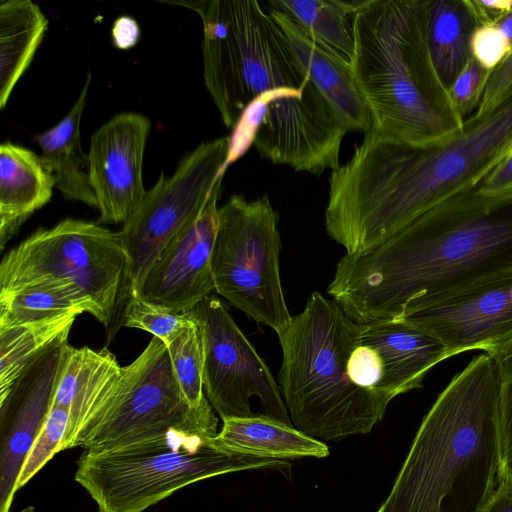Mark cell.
<instances>
[{
	"instance_id": "obj_3",
	"label": "cell",
	"mask_w": 512,
	"mask_h": 512,
	"mask_svg": "<svg viewBox=\"0 0 512 512\" xmlns=\"http://www.w3.org/2000/svg\"><path fill=\"white\" fill-rule=\"evenodd\" d=\"M503 374L488 353L455 375L425 415L377 512H480L501 479Z\"/></svg>"
},
{
	"instance_id": "obj_20",
	"label": "cell",
	"mask_w": 512,
	"mask_h": 512,
	"mask_svg": "<svg viewBox=\"0 0 512 512\" xmlns=\"http://www.w3.org/2000/svg\"><path fill=\"white\" fill-rule=\"evenodd\" d=\"M220 432L210 439L218 451L265 459L324 458L328 446L288 425L265 415L222 420Z\"/></svg>"
},
{
	"instance_id": "obj_36",
	"label": "cell",
	"mask_w": 512,
	"mask_h": 512,
	"mask_svg": "<svg viewBox=\"0 0 512 512\" xmlns=\"http://www.w3.org/2000/svg\"><path fill=\"white\" fill-rule=\"evenodd\" d=\"M488 190L498 191L512 187V154L503 159L480 182Z\"/></svg>"
},
{
	"instance_id": "obj_30",
	"label": "cell",
	"mask_w": 512,
	"mask_h": 512,
	"mask_svg": "<svg viewBox=\"0 0 512 512\" xmlns=\"http://www.w3.org/2000/svg\"><path fill=\"white\" fill-rule=\"evenodd\" d=\"M491 72L473 57L449 90L451 100L463 120L478 109Z\"/></svg>"
},
{
	"instance_id": "obj_21",
	"label": "cell",
	"mask_w": 512,
	"mask_h": 512,
	"mask_svg": "<svg viewBox=\"0 0 512 512\" xmlns=\"http://www.w3.org/2000/svg\"><path fill=\"white\" fill-rule=\"evenodd\" d=\"M91 82L85 84L68 114L55 126L35 136L41 148L40 160L52 176L55 187L69 200L97 208V199L89 178V158L80 142V124Z\"/></svg>"
},
{
	"instance_id": "obj_19",
	"label": "cell",
	"mask_w": 512,
	"mask_h": 512,
	"mask_svg": "<svg viewBox=\"0 0 512 512\" xmlns=\"http://www.w3.org/2000/svg\"><path fill=\"white\" fill-rule=\"evenodd\" d=\"M54 187L40 156L9 141L0 145L1 250L25 221L50 201Z\"/></svg>"
},
{
	"instance_id": "obj_1",
	"label": "cell",
	"mask_w": 512,
	"mask_h": 512,
	"mask_svg": "<svg viewBox=\"0 0 512 512\" xmlns=\"http://www.w3.org/2000/svg\"><path fill=\"white\" fill-rule=\"evenodd\" d=\"M512 271V187L480 183L435 204L378 247L343 256L327 292L353 320L398 319L419 300Z\"/></svg>"
},
{
	"instance_id": "obj_37",
	"label": "cell",
	"mask_w": 512,
	"mask_h": 512,
	"mask_svg": "<svg viewBox=\"0 0 512 512\" xmlns=\"http://www.w3.org/2000/svg\"><path fill=\"white\" fill-rule=\"evenodd\" d=\"M480 512H512V480L501 479L496 491Z\"/></svg>"
},
{
	"instance_id": "obj_4",
	"label": "cell",
	"mask_w": 512,
	"mask_h": 512,
	"mask_svg": "<svg viewBox=\"0 0 512 512\" xmlns=\"http://www.w3.org/2000/svg\"><path fill=\"white\" fill-rule=\"evenodd\" d=\"M429 2L357 0L352 16L351 67L371 132L420 146L444 141L464 122L432 61Z\"/></svg>"
},
{
	"instance_id": "obj_7",
	"label": "cell",
	"mask_w": 512,
	"mask_h": 512,
	"mask_svg": "<svg viewBox=\"0 0 512 512\" xmlns=\"http://www.w3.org/2000/svg\"><path fill=\"white\" fill-rule=\"evenodd\" d=\"M211 438L173 428L125 447L84 450L74 479L97 503L98 512H144L175 491L220 474L256 468L290 471L283 460L222 453Z\"/></svg>"
},
{
	"instance_id": "obj_28",
	"label": "cell",
	"mask_w": 512,
	"mask_h": 512,
	"mask_svg": "<svg viewBox=\"0 0 512 512\" xmlns=\"http://www.w3.org/2000/svg\"><path fill=\"white\" fill-rule=\"evenodd\" d=\"M192 319L186 313L149 303L138 296H130L124 311L123 325L142 329L165 344L169 343Z\"/></svg>"
},
{
	"instance_id": "obj_29",
	"label": "cell",
	"mask_w": 512,
	"mask_h": 512,
	"mask_svg": "<svg viewBox=\"0 0 512 512\" xmlns=\"http://www.w3.org/2000/svg\"><path fill=\"white\" fill-rule=\"evenodd\" d=\"M69 424V410L52 406L47 419L30 448L19 473L16 490L22 488L56 453Z\"/></svg>"
},
{
	"instance_id": "obj_13",
	"label": "cell",
	"mask_w": 512,
	"mask_h": 512,
	"mask_svg": "<svg viewBox=\"0 0 512 512\" xmlns=\"http://www.w3.org/2000/svg\"><path fill=\"white\" fill-rule=\"evenodd\" d=\"M398 319L437 338L450 358L497 354L512 341V271L409 304Z\"/></svg>"
},
{
	"instance_id": "obj_6",
	"label": "cell",
	"mask_w": 512,
	"mask_h": 512,
	"mask_svg": "<svg viewBox=\"0 0 512 512\" xmlns=\"http://www.w3.org/2000/svg\"><path fill=\"white\" fill-rule=\"evenodd\" d=\"M196 11L203 23V77L229 129L262 94H322L291 48L265 2H169Z\"/></svg>"
},
{
	"instance_id": "obj_14",
	"label": "cell",
	"mask_w": 512,
	"mask_h": 512,
	"mask_svg": "<svg viewBox=\"0 0 512 512\" xmlns=\"http://www.w3.org/2000/svg\"><path fill=\"white\" fill-rule=\"evenodd\" d=\"M62 340L0 394V512H9L22 464L50 413L69 350Z\"/></svg>"
},
{
	"instance_id": "obj_33",
	"label": "cell",
	"mask_w": 512,
	"mask_h": 512,
	"mask_svg": "<svg viewBox=\"0 0 512 512\" xmlns=\"http://www.w3.org/2000/svg\"><path fill=\"white\" fill-rule=\"evenodd\" d=\"M500 435L501 479L512 480V379L504 380L502 388Z\"/></svg>"
},
{
	"instance_id": "obj_35",
	"label": "cell",
	"mask_w": 512,
	"mask_h": 512,
	"mask_svg": "<svg viewBox=\"0 0 512 512\" xmlns=\"http://www.w3.org/2000/svg\"><path fill=\"white\" fill-rule=\"evenodd\" d=\"M140 36V29L135 19L130 16H120L114 22L112 39L119 49H129L136 45Z\"/></svg>"
},
{
	"instance_id": "obj_8",
	"label": "cell",
	"mask_w": 512,
	"mask_h": 512,
	"mask_svg": "<svg viewBox=\"0 0 512 512\" xmlns=\"http://www.w3.org/2000/svg\"><path fill=\"white\" fill-rule=\"evenodd\" d=\"M278 213L267 195H233L218 210L212 254L215 291L277 334L292 319L280 279Z\"/></svg>"
},
{
	"instance_id": "obj_10",
	"label": "cell",
	"mask_w": 512,
	"mask_h": 512,
	"mask_svg": "<svg viewBox=\"0 0 512 512\" xmlns=\"http://www.w3.org/2000/svg\"><path fill=\"white\" fill-rule=\"evenodd\" d=\"M230 137L199 144L166 178L160 174L119 232L126 257L125 279L136 296L165 246L200 211L223 178Z\"/></svg>"
},
{
	"instance_id": "obj_38",
	"label": "cell",
	"mask_w": 512,
	"mask_h": 512,
	"mask_svg": "<svg viewBox=\"0 0 512 512\" xmlns=\"http://www.w3.org/2000/svg\"><path fill=\"white\" fill-rule=\"evenodd\" d=\"M493 356L500 365L504 380L512 379V341Z\"/></svg>"
},
{
	"instance_id": "obj_25",
	"label": "cell",
	"mask_w": 512,
	"mask_h": 512,
	"mask_svg": "<svg viewBox=\"0 0 512 512\" xmlns=\"http://www.w3.org/2000/svg\"><path fill=\"white\" fill-rule=\"evenodd\" d=\"M93 308L84 293L64 280L47 279L0 291V329Z\"/></svg>"
},
{
	"instance_id": "obj_5",
	"label": "cell",
	"mask_w": 512,
	"mask_h": 512,
	"mask_svg": "<svg viewBox=\"0 0 512 512\" xmlns=\"http://www.w3.org/2000/svg\"><path fill=\"white\" fill-rule=\"evenodd\" d=\"M355 326L336 301L316 291L277 334L282 349L279 387L291 422L315 439L368 433L389 404L348 375Z\"/></svg>"
},
{
	"instance_id": "obj_18",
	"label": "cell",
	"mask_w": 512,
	"mask_h": 512,
	"mask_svg": "<svg viewBox=\"0 0 512 512\" xmlns=\"http://www.w3.org/2000/svg\"><path fill=\"white\" fill-rule=\"evenodd\" d=\"M266 5L312 81L336 109L348 131L371 132L372 115L356 85L351 65L318 45L288 16Z\"/></svg>"
},
{
	"instance_id": "obj_17",
	"label": "cell",
	"mask_w": 512,
	"mask_h": 512,
	"mask_svg": "<svg viewBox=\"0 0 512 512\" xmlns=\"http://www.w3.org/2000/svg\"><path fill=\"white\" fill-rule=\"evenodd\" d=\"M123 380L124 367L106 348L70 345L53 403L69 410L60 451L87 444L115 406Z\"/></svg>"
},
{
	"instance_id": "obj_11",
	"label": "cell",
	"mask_w": 512,
	"mask_h": 512,
	"mask_svg": "<svg viewBox=\"0 0 512 512\" xmlns=\"http://www.w3.org/2000/svg\"><path fill=\"white\" fill-rule=\"evenodd\" d=\"M217 427L212 406H190L174 374L167 345L153 337L136 360L124 367L120 396L84 450L125 447L158 438L173 428L214 437Z\"/></svg>"
},
{
	"instance_id": "obj_27",
	"label": "cell",
	"mask_w": 512,
	"mask_h": 512,
	"mask_svg": "<svg viewBox=\"0 0 512 512\" xmlns=\"http://www.w3.org/2000/svg\"><path fill=\"white\" fill-rule=\"evenodd\" d=\"M179 386L194 409L211 406L204 394V351L198 325L193 321L166 344Z\"/></svg>"
},
{
	"instance_id": "obj_15",
	"label": "cell",
	"mask_w": 512,
	"mask_h": 512,
	"mask_svg": "<svg viewBox=\"0 0 512 512\" xmlns=\"http://www.w3.org/2000/svg\"><path fill=\"white\" fill-rule=\"evenodd\" d=\"M222 179L200 211L161 251L136 296L185 313L215 290L212 254Z\"/></svg>"
},
{
	"instance_id": "obj_24",
	"label": "cell",
	"mask_w": 512,
	"mask_h": 512,
	"mask_svg": "<svg viewBox=\"0 0 512 512\" xmlns=\"http://www.w3.org/2000/svg\"><path fill=\"white\" fill-rule=\"evenodd\" d=\"M313 41L348 64L354 55L352 16L357 0H268Z\"/></svg>"
},
{
	"instance_id": "obj_34",
	"label": "cell",
	"mask_w": 512,
	"mask_h": 512,
	"mask_svg": "<svg viewBox=\"0 0 512 512\" xmlns=\"http://www.w3.org/2000/svg\"><path fill=\"white\" fill-rule=\"evenodd\" d=\"M479 26L494 25L512 8V0H469Z\"/></svg>"
},
{
	"instance_id": "obj_23",
	"label": "cell",
	"mask_w": 512,
	"mask_h": 512,
	"mask_svg": "<svg viewBox=\"0 0 512 512\" xmlns=\"http://www.w3.org/2000/svg\"><path fill=\"white\" fill-rule=\"evenodd\" d=\"M48 28V19L31 0L0 3V108L30 65Z\"/></svg>"
},
{
	"instance_id": "obj_12",
	"label": "cell",
	"mask_w": 512,
	"mask_h": 512,
	"mask_svg": "<svg viewBox=\"0 0 512 512\" xmlns=\"http://www.w3.org/2000/svg\"><path fill=\"white\" fill-rule=\"evenodd\" d=\"M185 313L199 327L204 391L221 419L255 416L250 406L255 396L265 416L293 425L270 369L222 302L211 294Z\"/></svg>"
},
{
	"instance_id": "obj_32",
	"label": "cell",
	"mask_w": 512,
	"mask_h": 512,
	"mask_svg": "<svg viewBox=\"0 0 512 512\" xmlns=\"http://www.w3.org/2000/svg\"><path fill=\"white\" fill-rule=\"evenodd\" d=\"M512 93V49L508 56L492 70L475 113L485 114L497 107Z\"/></svg>"
},
{
	"instance_id": "obj_22",
	"label": "cell",
	"mask_w": 512,
	"mask_h": 512,
	"mask_svg": "<svg viewBox=\"0 0 512 512\" xmlns=\"http://www.w3.org/2000/svg\"><path fill=\"white\" fill-rule=\"evenodd\" d=\"M478 27L469 0H430L429 49L435 69L448 91L473 58L471 42Z\"/></svg>"
},
{
	"instance_id": "obj_39",
	"label": "cell",
	"mask_w": 512,
	"mask_h": 512,
	"mask_svg": "<svg viewBox=\"0 0 512 512\" xmlns=\"http://www.w3.org/2000/svg\"><path fill=\"white\" fill-rule=\"evenodd\" d=\"M494 26L502 32L512 47V8Z\"/></svg>"
},
{
	"instance_id": "obj_31",
	"label": "cell",
	"mask_w": 512,
	"mask_h": 512,
	"mask_svg": "<svg viewBox=\"0 0 512 512\" xmlns=\"http://www.w3.org/2000/svg\"><path fill=\"white\" fill-rule=\"evenodd\" d=\"M472 55L488 70L496 68L510 53L512 47L502 32L494 25H484L473 34Z\"/></svg>"
},
{
	"instance_id": "obj_26",
	"label": "cell",
	"mask_w": 512,
	"mask_h": 512,
	"mask_svg": "<svg viewBox=\"0 0 512 512\" xmlns=\"http://www.w3.org/2000/svg\"><path fill=\"white\" fill-rule=\"evenodd\" d=\"M75 312L0 329V394L42 353L68 338Z\"/></svg>"
},
{
	"instance_id": "obj_2",
	"label": "cell",
	"mask_w": 512,
	"mask_h": 512,
	"mask_svg": "<svg viewBox=\"0 0 512 512\" xmlns=\"http://www.w3.org/2000/svg\"><path fill=\"white\" fill-rule=\"evenodd\" d=\"M511 154L512 93L437 144L369 132L331 172L330 209L350 244L368 252L435 204L480 183Z\"/></svg>"
},
{
	"instance_id": "obj_16",
	"label": "cell",
	"mask_w": 512,
	"mask_h": 512,
	"mask_svg": "<svg viewBox=\"0 0 512 512\" xmlns=\"http://www.w3.org/2000/svg\"><path fill=\"white\" fill-rule=\"evenodd\" d=\"M151 121L140 113H119L104 123L90 140L89 178L101 223H125L146 190L143 160Z\"/></svg>"
},
{
	"instance_id": "obj_9",
	"label": "cell",
	"mask_w": 512,
	"mask_h": 512,
	"mask_svg": "<svg viewBox=\"0 0 512 512\" xmlns=\"http://www.w3.org/2000/svg\"><path fill=\"white\" fill-rule=\"evenodd\" d=\"M125 268L119 232L67 218L50 229H38L2 258L0 291L47 279L68 281L90 301L92 316L108 325Z\"/></svg>"
}]
</instances>
